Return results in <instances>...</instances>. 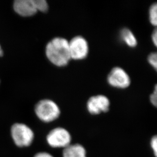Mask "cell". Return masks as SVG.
<instances>
[{
  "instance_id": "1",
  "label": "cell",
  "mask_w": 157,
  "mask_h": 157,
  "mask_svg": "<svg viewBox=\"0 0 157 157\" xmlns=\"http://www.w3.org/2000/svg\"><path fill=\"white\" fill-rule=\"evenodd\" d=\"M46 56L55 66L64 67L71 59L69 41L61 37H56L50 41L45 48Z\"/></svg>"
},
{
  "instance_id": "2",
  "label": "cell",
  "mask_w": 157,
  "mask_h": 157,
  "mask_svg": "<svg viewBox=\"0 0 157 157\" xmlns=\"http://www.w3.org/2000/svg\"><path fill=\"white\" fill-rule=\"evenodd\" d=\"M35 111L38 119L45 123H51L56 120L61 114L59 106L49 99L39 101L36 105Z\"/></svg>"
},
{
  "instance_id": "3",
  "label": "cell",
  "mask_w": 157,
  "mask_h": 157,
  "mask_svg": "<svg viewBox=\"0 0 157 157\" xmlns=\"http://www.w3.org/2000/svg\"><path fill=\"white\" fill-rule=\"evenodd\" d=\"M11 134L14 144L18 147L30 146L34 139V133L31 128L22 123L12 125Z\"/></svg>"
},
{
  "instance_id": "4",
  "label": "cell",
  "mask_w": 157,
  "mask_h": 157,
  "mask_svg": "<svg viewBox=\"0 0 157 157\" xmlns=\"http://www.w3.org/2000/svg\"><path fill=\"white\" fill-rule=\"evenodd\" d=\"M71 134L62 127L55 128L48 133L46 141L48 145L53 148H65L71 144Z\"/></svg>"
},
{
  "instance_id": "5",
  "label": "cell",
  "mask_w": 157,
  "mask_h": 157,
  "mask_svg": "<svg viewBox=\"0 0 157 157\" xmlns=\"http://www.w3.org/2000/svg\"><path fill=\"white\" fill-rule=\"evenodd\" d=\"M71 59H83L89 53V45L86 39L80 36H75L69 42Z\"/></svg>"
},
{
  "instance_id": "6",
  "label": "cell",
  "mask_w": 157,
  "mask_h": 157,
  "mask_svg": "<svg viewBox=\"0 0 157 157\" xmlns=\"http://www.w3.org/2000/svg\"><path fill=\"white\" fill-rule=\"evenodd\" d=\"M109 85L117 89H126L130 85V78L127 73L121 67H114L107 77Z\"/></svg>"
},
{
  "instance_id": "7",
  "label": "cell",
  "mask_w": 157,
  "mask_h": 157,
  "mask_svg": "<svg viewBox=\"0 0 157 157\" xmlns=\"http://www.w3.org/2000/svg\"><path fill=\"white\" fill-rule=\"evenodd\" d=\"M110 101L104 95H98L90 97L87 102L86 107L91 114H100L106 113L109 109Z\"/></svg>"
},
{
  "instance_id": "8",
  "label": "cell",
  "mask_w": 157,
  "mask_h": 157,
  "mask_svg": "<svg viewBox=\"0 0 157 157\" xmlns=\"http://www.w3.org/2000/svg\"><path fill=\"white\" fill-rule=\"evenodd\" d=\"M13 8L21 17H32L38 12L35 0H17L14 2Z\"/></svg>"
},
{
  "instance_id": "9",
  "label": "cell",
  "mask_w": 157,
  "mask_h": 157,
  "mask_svg": "<svg viewBox=\"0 0 157 157\" xmlns=\"http://www.w3.org/2000/svg\"><path fill=\"white\" fill-rule=\"evenodd\" d=\"M63 157H86V150L80 144H70L64 148Z\"/></svg>"
},
{
  "instance_id": "10",
  "label": "cell",
  "mask_w": 157,
  "mask_h": 157,
  "mask_svg": "<svg viewBox=\"0 0 157 157\" xmlns=\"http://www.w3.org/2000/svg\"><path fill=\"white\" fill-rule=\"evenodd\" d=\"M121 38L126 44L130 48H134L137 45V41L133 33L128 29L124 28L121 32Z\"/></svg>"
},
{
  "instance_id": "11",
  "label": "cell",
  "mask_w": 157,
  "mask_h": 157,
  "mask_svg": "<svg viewBox=\"0 0 157 157\" xmlns=\"http://www.w3.org/2000/svg\"><path fill=\"white\" fill-rule=\"evenodd\" d=\"M157 4L154 3L151 5L149 10V18L151 25L156 26L157 25Z\"/></svg>"
},
{
  "instance_id": "12",
  "label": "cell",
  "mask_w": 157,
  "mask_h": 157,
  "mask_svg": "<svg viewBox=\"0 0 157 157\" xmlns=\"http://www.w3.org/2000/svg\"><path fill=\"white\" fill-rule=\"evenodd\" d=\"M38 11L46 12L48 9V5L45 0H35Z\"/></svg>"
},
{
  "instance_id": "13",
  "label": "cell",
  "mask_w": 157,
  "mask_h": 157,
  "mask_svg": "<svg viewBox=\"0 0 157 157\" xmlns=\"http://www.w3.org/2000/svg\"><path fill=\"white\" fill-rule=\"evenodd\" d=\"M147 60L150 65L156 70L157 67V55L156 52H152L150 54Z\"/></svg>"
},
{
  "instance_id": "14",
  "label": "cell",
  "mask_w": 157,
  "mask_h": 157,
  "mask_svg": "<svg viewBox=\"0 0 157 157\" xmlns=\"http://www.w3.org/2000/svg\"><path fill=\"white\" fill-rule=\"evenodd\" d=\"M151 147L155 157L157 156V137L156 135L153 137L151 140Z\"/></svg>"
},
{
  "instance_id": "15",
  "label": "cell",
  "mask_w": 157,
  "mask_h": 157,
  "mask_svg": "<svg viewBox=\"0 0 157 157\" xmlns=\"http://www.w3.org/2000/svg\"><path fill=\"white\" fill-rule=\"evenodd\" d=\"M157 86L155 87L154 91L150 96V101L153 106L156 107L157 105Z\"/></svg>"
},
{
  "instance_id": "16",
  "label": "cell",
  "mask_w": 157,
  "mask_h": 157,
  "mask_svg": "<svg viewBox=\"0 0 157 157\" xmlns=\"http://www.w3.org/2000/svg\"><path fill=\"white\" fill-rule=\"evenodd\" d=\"M34 157H54L52 155L50 154L47 152H40L37 153Z\"/></svg>"
},
{
  "instance_id": "17",
  "label": "cell",
  "mask_w": 157,
  "mask_h": 157,
  "mask_svg": "<svg viewBox=\"0 0 157 157\" xmlns=\"http://www.w3.org/2000/svg\"><path fill=\"white\" fill-rule=\"evenodd\" d=\"M151 39L153 42L155 46H157V29H155L154 31H153V34L151 35Z\"/></svg>"
},
{
  "instance_id": "18",
  "label": "cell",
  "mask_w": 157,
  "mask_h": 157,
  "mask_svg": "<svg viewBox=\"0 0 157 157\" xmlns=\"http://www.w3.org/2000/svg\"><path fill=\"white\" fill-rule=\"evenodd\" d=\"M3 55V52L2 51V48L1 46L0 45V56H2Z\"/></svg>"
}]
</instances>
